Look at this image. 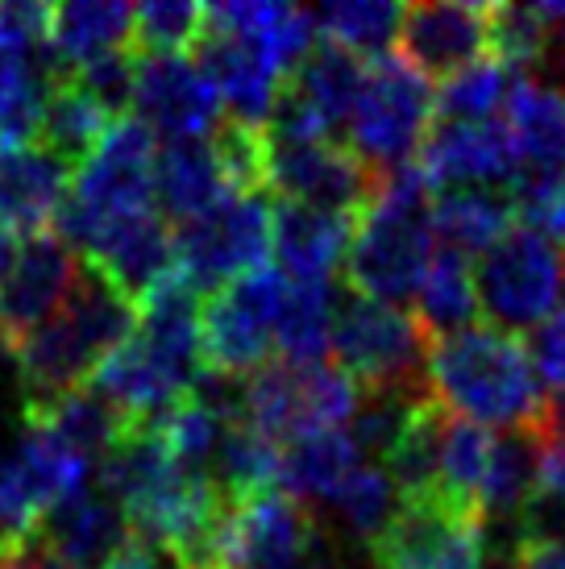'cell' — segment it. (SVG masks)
Returning <instances> with one entry per match:
<instances>
[{"label":"cell","instance_id":"cell-1","mask_svg":"<svg viewBox=\"0 0 565 569\" xmlns=\"http://www.w3.org/2000/svg\"><path fill=\"white\" fill-rule=\"evenodd\" d=\"M428 387L440 411L478 428H536L545 416V379L533 346L495 325H474L440 337L428 349Z\"/></svg>","mask_w":565,"mask_h":569},{"label":"cell","instance_id":"cell-2","mask_svg":"<svg viewBox=\"0 0 565 569\" xmlns=\"http://www.w3.org/2000/svg\"><path fill=\"white\" fill-rule=\"evenodd\" d=\"M200 312V296L179 274L162 279L141 300L138 332L96 370V387L138 425L158 420L179 399H188L196 379L205 375Z\"/></svg>","mask_w":565,"mask_h":569},{"label":"cell","instance_id":"cell-3","mask_svg":"<svg viewBox=\"0 0 565 569\" xmlns=\"http://www.w3.org/2000/svg\"><path fill=\"white\" fill-rule=\"evenodd\" d=\"M138 303L83 262L76 291L67 296L63 308L17 346L26 408L88 387L96 370L138 332Z\"/></svg>","mask_w":565,"mask_h":569},{"label":"cell","instance_id":"cell-4","mask_svg":"<svg viewBox=\"0 0 565 569\" xmlns=\"http://www.w3.org/2000/svg\"><path fill=\"white\" fill-rule=\"evenodd\" d=\"M433 183L416 162L378 174L370 208L358 217L354 241L346 253V279L361 300L395 303L416 296L424 274L437 258L433 233Z\"/></svg>","mask_w":565,"mask_h":569},{"label":"cell","instance_id":"cell-5","mask_svg":"<svg viewBox=\"0 0 565 569\" xmlns=\"http://www.w3.org/2000/svg\"><path fill=\"white\" fill-rule=\"evenodd\" d=\"M155 167L158 146L155 133L138 117L112 121L105 142L92 150V159L79 162L63 212H59V238L79 253L92 258L96 246L126 221L155 212Z\"/></svg>","mask_w":565,"mask_h":569},{"label":"cell","instance_id":"cell-6","mask_svg":"<svg viewBox=\"0 0 565 569\" xmlns=\"http://www.w3.org/2000/svg\"><path fill=\"white\" fill-rule=\"evenodd\" d=\"M428 332L404 308L378 300L341 303L333 329L337 370L361 391H433L428 387Z\"/></svg>","mask_w":565,"mask_h":569},{"label":"cell","instance_id":"cell-7","mask_svg":"<svg viewBox=\"0 0 565 569\" xmlns=\"http://www.w3.org/2000/svg\"><path fill=\"white\" fill-rule=\"evenodd\" d=\"M212 569H349L313 507L279 490L229 507Z\"/></svg>","mask_w":565,"mask_h":569},{"label":"cell","instance_id":"cell-8","mask_svg":"<svg viewBox=\"0 0 565 569\" xmlns=\"http://www.w3.org/2000/svg\"><path fill=\"white\" fill-rule=\"evenodd\" d=\"M275 208L267 191H237L212 212L191 217L175 233V274L196 296H217L241 274L267 267Z\"/></svg>","mask_w":565,"mask_h":569},{"label":"cell","instance_id":"cell-9","mask_svg":"<svg viewBox=\"0 0 565 569\" xmlns=\"http://www.w3.org/2000/svg\"><path fill=\"white\" fill-rule=\"evenodd\" d=\"M478 308L503 332H536L565 300V250L545 233L516 224L507 238L478 258Z\"/></svg>","mask_w":565,"mask_h":569},{"label":"cell","instance_id":"cell-10","mask_svg":"<svg viewBox=\"0 0 565 569\" xmlns=\"http://www.w3.org/2000/svg\"><path fill=\"white\" fill-rule=\"evenodd\" d=\"M358 399V387L337 366H296L275 358L246 379L241 420L287 449L316 432H337L354 420Z\"/></svg>","mask_w":565,"mask_h":569},{"label":"cell","instance_id":"cell-11","mask_svg":"<svg viewBox=\"0 0 565 569\" xmlns=\"http://www.w3.org/2000/svg\"><path fill=\"white\" fill-rule=\"evenodd\" d=\"M433 112H437V96L428 80L408 59L383 54L366 71L361 100L349 117V150L378 174L408 167L433 129Z\"/></svg>","mask_w":565,"mask_h":569},{"label":"cell","instance_id":"cell-12","mask_svg":"<svg viewBox=\"0 0 565 569\" xmlns=\"http://www.w3.org/2000/svg\"><path fill=\"white\" fill-rule=\"evenodd\" d=\"M291 279L279 267H258L217 291L200 312L205 370L250 379L279 353V312Z\"/></svg>","mask_w":565,"mask_h":569},{"label":"cell","instance_id":"cell-13","mask_svg":"<svg viewBox=\"0 0 565 569\" xmlns=\"http://www.w3.org/2000/svg\"><path fill=\"white\" fill-rule=\"evenodd\" d=\"M88 475L92 461L26 420V428L0 449V549L30 545L50 507L88 487Z\"/></svg>","mask_w":565,"mask_h":569},{"label":"cell","instance_id":"cell-14","mask_svg":"<svg viewBox=\"0 0 565 569\" xmlns=\"http://www.w3.org/2000/svg\"><path fill=\"white\" fill-rule=\"evenodd\" d=\"M487 553V520L437 490L404 495L399 516L370 549L378 569H483Z\"/></svg>","mask_w":565,"mask_h":569},{"label":"cell","instance_id":"cell-15","mask_svg":"<svg viewBox=\"0 0 565 569\" xmlns=\"http://www.w3.org/2000/svg\"><path fill=\"white\" fill-rule=\"evenodd\" d=\"M267 191H279L282 204L361 217L378 191V171L333 138H313V142L267 138Z\"/></svg>","mask_w":565,"mask_h":569},{"label":"cell","instance_id":"cell-16","mask_svg":"<svg viewBox=\"0 0 565 569\" xmlns=\"http://www.w3.org/2000/svg\"><path fill=\"white\" fill-rule=\"evenodd\" d=\"M133 117L167 142L212 138L220 126V96L191 54H138Z\"/></svg>","mask_w":565,"mask_h":569},{"label":"cell","instance_id":"cell-17","mask_svg":"<svg viewBox=\"0 0 565 569\" xmlns=\"http://www.w3.org/2000/svg\"><path fill=\"white\" fill-rule=\"evenodd\" d=\"M83 258L63 238H30L13 253V267L0 279V337L21 346L33 329H42L67 296L76 291Z\"/></svg>","mask_w":565,"mask_h":569},{"label":"cell","instance_id":"cell-18","mask_svg":"<svg viewBox=\"0 0 565 569\" xmlns=\"http://www.w3.org/2000/svg\"><path fill=\"white\" fill-rule=\"evenodd\" d=\"M490 13L495 4H462V0H433L408 4L399 26V59H408L424 80L457 76L462 67L490 54Z\"/></svg>","mask_w":565,"mask_h":569},{"label":"cell","instance_id":"cell-19","mask_svg":"<svg viewBox=\"0 0 565 569\" xmlns=\"http://www.w3.org/2000/svg\"><path fill=\"white\" fill-rule=\"evenodd\" d=\"M416 167L433 188H495L516 183L519 162L499 121H440L428 129Z\"/></svg>","mask_w":565,"mask_h":569},{"label":"cell","instance_id":"cell-20","mask_svg":"<svg viewBox=\"0 0 565 569\" xmlns=\"http://www.w3.org/2000/svg\"><path fill=\"white\" fill-rule=\"evenodd\" d=\"M71 196V162L42 142L0 146V229L42 238Z\"/></svg>","mask_w":565,"mask_h":569},{"label":"cell","instance_id":"cell-21","mask_svg":"<svg viewBox=\"0 0 565 569\" xmlns=\"http://www.w3.org/2000/svg\"><path fill=\"white\" fill-rule=\"evenodd\" d=\"M33 540L63 569H105L133 540V528L109 490L83 487L50 507Z\"/></svg>","mask_w":565,"mask_h":569},{"label":"cell","instance_id":"cell-22","mask_svg":"<svg viewBox=\"0 0 565 569\" xmlns=\"http://www.w3.org/2000/svg\"><path fill=\"white\" fill-rule=\"evenodd\" d=\"M196 63L208 71L220 104H229L234 121L250 129H267L282 92V71L267 54L241 38L208 30L196 47Z\"/></svg>","mask_w":565,"mask_h":569},{"label":"cell","instance_id":"cell-23","mask_svg":"<svg viewBox=\"0 0 565 569\" xmlns=\"http://www.w3.org/2000/svg\"><path fill=\"white\" fill-rule=\"evenodd\" d=\"M358 217L325 212V208L279 204L275 208V233L270 253L291 283H333V270L349 253Z\"/></svg>","mask_w":565,"mask_h":569},{"label":"cell","instance_id":"cell-24","mask_svg":"<svg viewBox=\"0 0 565 569\" xmlns=\"http://www.w3.org/2000/svg\"><path fill=\"white\" fill-rule=\"evenodd\" d=\"M88 267H96L109 279L121 296L138 303L155 291L162 279L175 274V233L167 229L162 212H141L121 229H112L109 238L96 246L92 258H83Z\"/></svg>","mask_w":565,"mask_h":569},{"label":"cell","instance_id":"cell-25","mask_svg":"<svg viewBox=\"0 0 565 569\" xmlns=\"http://www.w3.org/2000/svg\"><path fill=\"white\" fill-rule=\"evenodd\" d=\"M133 30H138V13L117 0H71L50 9L47 47L59 67V80L109 54L133 50Z\"/></svg>","mask_w":565,"mask_h":569},{"label":"cell","instance_id":"cell-26","mask_svg":"<svg viewBox=\"0 0 565 569\" xmlns=\"http://www.w3.org/2000/svg\"><path fill=\"white\" fill-rule=\"evenodd\" d=\"M507 138L516 150V179H565V92L541 80H519L507 100Z\"/></svg>","mask_w":565,"mask_h":569},{"label":"cell","instance_id":"cell-27","mask_svg":"<svg viewBox=\"0 0 565 569\" xmlns=\"http://www.w3.org/2000/svg\"><path fill=\"white\" fill-rule=\"evenodd\" d=\"M208 30L241 38L267 54L282 71V80L296 71L308 50L316 47V21L308 9L267 4V0H237V4H208Z\"/></svg>","mask_w":565,"mask_h":569},{"label":"cell","instance_id":"cell-28","mask_svg":"<svg viewBox=\"0 0 565 569\" xmlns=\"http://www.w3.org/2000/svg\"><path fill=\"white\" fill-rule=\"evenodd\" d=\"M155 196L167 217H179V224L191 217H205L220 200L237 196V188L225 174L212 138H188V142H167L158 150L155 167Z\"/></svg>","mask_w":565,"mask_h":569},{"label":"cell","instance_id":"cell-29","mask_svg":"<svg viewBox=\"0 0 565 569\" xmlns=\"http://www.w3.org/2000/svg\"><path fill=\"white\" fill-rule=\"evenodd\" d=\"M366 71L370 67L361 63L358 54H349L346 47L316 42L308 50V59L282 80V92L291 96L325 133H333L337 126H349V117L361 100V88H366Z\"/></svg>","mask_w":565,"mask_h":569},{"label":"cell","instance_id":"cell-30","mask_svg":"<svg viewBox=\"0 0 565 569\" xmlns=\"http://www.w3.org/2000/svg\"><path fill=\"white\" fill-rule=\"evenodd\" d=\"M26 420L54 432L59 441L71 445L88 461L109 458L112 449L133 432V425H138L100 387H79V391H67V396L50 399V403H33V408H26Z\"/></svg>","mask_w":565,"mask_h":569},{"label":"cell","instance_id":"cell-31","mask_svg":"<svg viewBox=\"0 0 565 569\" xmlns=\"http://www.w3.org/2000/svg\"><path fill=\"white\" fill-rule=\"evenodd\" d=\"M361 461H366V453L354 441V432H346V428L316 432V437H304V441L282 449L279 487L287 499H296L304 507L333 503V495L354 478Z\"/></svg>","mask_w":565,"mask_h":569},{"label":"cell","instance_id":"cell-32","mask_svg":"<svg viewBox=\"0 0 565 569\" xmlns=\"http://www.w3.org/2000/svg\"><path fill=\"white\" fill-rule=\"evenodd\" d=\"M516 200L495 188H457L445 191L433 204V233L440 250H454L462 258L495 250L516 229Z\"/></svg>","mask_w":565,"mask_h":569},{"label":"cell","instance_id":"cell-33","mask_svg":"<svg viewBox=\"0 0 565 569\" xmlns=\"http://www.w3.org/2000/svg\"><path fill=\"white\" fill-rule=\"evenodd\" d=\"M545 478V441L533 428L499 432L490 445V461L483 487H478V511L483 520H519V511L528 507Z\"/></svg>","mask_w":565,"mask_h":569},{"label":"cell","instance_id":"cell-34","mask_svg":"<svg viewBox=\"0 0 565 569\" xmlns=\"http://www.w3.org/2000/svg\"><path fill=\"white\" fill-rule=\"evenodd\" d=\"M54 80H59V67L50 59V47L42 54L0 50V146L38 142Z\"/></svg>","mask_w":565,"mask_h":569},{"label":"cell","instance_id":"cell-35","mask_svg":"<svg viewBox=\"0 0 565 569\" xmlns=\"http://www.w3.org/2000/svg\"><path fill=\"white\" fill-rule=\"evenodd\" d=\"M478 312L483 308H478V279H474L470 258H462L454 250H437L420 291H416V320L428 332V341L474 329Z\"/></svg>","mask_w":565,"mask_h":569},{"label":"cell","instance_id":"cell-36","mask_svg":"<svg viewBox=\"0 0 565 569\" xmlns=\"http://www.w3.org/2000/svg\"><path fill=\"white\" fill-rule=\"evenodd\" d=\"M112 121H121V117H112L109 109H100L71 76H63V80H54V88H50V96H47V112H42L38 142L76 167V162L92 159V150L105 142V133L112 129Z\"/></svg>","mask_w":565,"mask_h":569},{"label":"cell","instance_id":"cell-37","mask_svg":"<svg viewBox=\"0 0 565 569\" xmlns=\"http://www.w3.org/2000/svg\"><path fill=\"white\" fill-rule=\"evenodd\" d=\"M337 287L333 283H291L279 312V362L320 366L333 353L337 329Z\"/></svg>","mask_w":565,"mask_h":569},{"label":"cell","instance_id":"cell-38","mask_svg":"<svg viewBox=\"0 0 565 569\" xmlns=\"http://www.w3.org/2000/svg\"><path fill=\"white\" fill-rule=\"evenodd\" d=\"M279 466H282V445L270 441L267 432H258L246 420H234L225 428L217 458H212V482L220 487L225 499H254V495H270L279 487Z\"/></svg>","mask_w":565,"mask_h":569},{"label":"cell","instance_id":"cell-39","mask_svg":"<svg viewBox=\"0 0 565 569\" xmlns=\"http://www.w3.org/2000/svg\"><path fill=\"white\" fill-rule=\"evenodd\" d=\"M308 13L316 21V33H325V42H337L370 63L391 54V42H399L404 26V9L387 0H337V4H316Z\"/></svg>","mask_w":565,"mask_h":569},{"label":"cell","instance_id":"cell-40","mask_svg":"<svg viewBox=\"0 0 565 569\" xmlns=\"http://www.w3.org/2000/svg\"><path fill=\"white\" fill-rule=\"evenodd\" d=\"M329 507L333 516H337V523L346 528V537L375 549L378 540H383V532L391 528V520L399 516V507H404V490L387 475V466L361 461L358 470H354V478L333 495Z\"/></svg>","mask_w":565,"mask_h":569},{"label":"cell","instance_id":"cell-41","mask_svg":"<svg viewBox=\"0 0 565 569\" xmlns=\"http://www.w3.org/2000/svg\"><path fill=\"white\" fill-rule=\"evenodd\" d=\"M490 445H495L490 428L445 416V425H440V458H437V495L478 511V487H483V475H487Z\"/></svg>","mask_w":565,"mask_h":569},{"label":"cell","instance_id":"cell-42","mask_svg":"<svg viewBox=\"0 0 565 569\" xmlns=\"http://www.w3.org/2000/svg\"><path fill=\"white\" fill-rule=\"evenodd\" d=\"M516 83L519 76L512 67H503L495 54L462 67L457 76H449V80L440 83L437 92L440 121H495V112L507 109Z\"/></svg>","mask_w":565,"mask_h":569},{"label":"cell","instance_id":"cell-43","mask_svg":"<svg viewBox=\"0 0 565 569\" xmlns=\"http://www.w3.org/2000/svg\"><path fill=\"white\" fill-rule=\"evenodd\" d=\"M133 13H138L133 30L138 54H188V47H200V38L208 33V9L191 0H150Z\"/></svg>","mask_w":565,"mask_h":569},{"label":"cell","instance_id":"cell-44","mask_svg":"<svg viewBox=\"0 0 565 569\" xmlns=\"http://www.w3.org/2000/svg\"><path fill=\"white\" fill-rule=\"evenodd\" d=\"M549 50V21L541 4H495L490 13V54L503 67H512L519 80L524 71H541Z\"/></svg>","mask_w":565,"mask_h":569},{"label":"cell","instance_id":"cell-45","mask_svg":"<svg viewBox=\"0 0 565 569\" xmlns=\"http://www.w3.org/2000/svg\"><path fill=\"white\" fill-rule=\"evenodd\" d=\"M533 358H536V370H541L545 387L562 391L565 387V300H562V308L553 312L549 325L533 332Z\"/></svg>","mask_w":565,"mask_h":569},{"label":"cell","instance_id":"cell-46","mask_svg":"<svg viewBox=\"0 0 565 569\" xmlns=\"http://www.w3.org/2000/svg\"><path fill=\"white\" fill-rule=\"evenodd\" d=\"M499 569H565V545L516 540V545L503 553Z\"/></svg>","mask_w":565,"mask_h":569},{"label":"cell","instance_id":"cell-47","mask_svg":"<svg viewBox=\"0 0 565 569\" xmlns=\"http://www.w3.org/2000/svg\"><path fill=\"white\" fill-rule=\"evenodd\" d=\"M0 569H63V566L38 540H30V545H17V549H0Z\"/></svg>","mask_w":565,"mask_h":569},{"label":"cell","instance_id":"cell-48","mask_svg":"<svg viewBox=\"0 0 565 569\" xmlns=\"http://www.w3.org/2000/svg\"><path fill=\"white\" fill-rule=\"evenodd\" d=\"M541 487L557 490V495L565 499V445L545 449V478H541Z\"/></svg>","mask_w":565,"mask_h":569},{"label":"cell","instance_id":"cell-49","mask_svg":"<svg viewBox=\"0 0 565 569\" xmlns=\"http://www.w3.org/2000/svg\"><path fill=\"white\" fill-rule=\"evenodd\" d=\"M13 238H9V233H4V229H0V279H4V274H9V267H13Z\"/></svg>","mask_w":565,"mask_h":569},{"label":"cell","instance_id":"cell-50","mask_svg":"<svg viewBox=\"0 0 565 569\" xmlns=\"http://www.w3.org/2000/svg\"><path fill=\"white\" fill-rule=\"evenodd\" d=\"M0 358H4V337H0Z\"/></svg>","mask_w":565,"mask_h":569}]
</instances>
